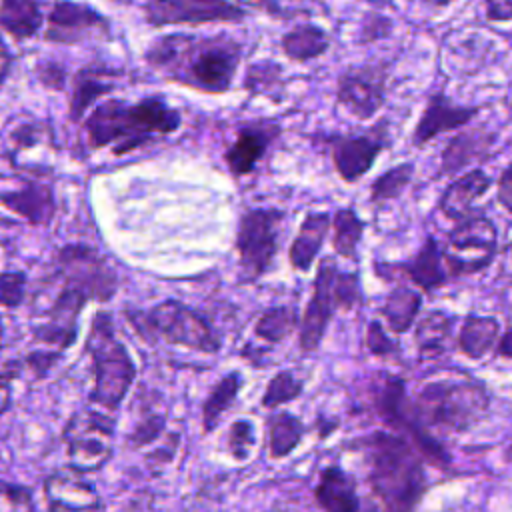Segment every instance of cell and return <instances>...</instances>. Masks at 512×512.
Instances as JSON below:
<instances>
[{
  "instance_id": "2e32d148",
  "label": "cell",
  "mask_w": 512,
  "mask_h": 512,
  "mask_svg": "<svg viewBox=\"0 0 512 512\" xmlns=\"http://www.w3.org/2000/svg\"><path fill=\"white\" fill-rule=\"evenodd\" d=\"M330 158L336 174L354 184L368 174L380 152L388 146L386 124H378L370 134H334L328 138Z\"/></svg>"
},
{
  "instance_id": "60d3db41",
  "label": "cell",
  "mask_w": 512,
  "mask_h": 512,
  "mask_svg": "<svg viewBox=\"0 0 512 512\" xmlns=\"http://www.w3.org/2000/svg\"><path fill=\"white\" fill-rule=\"evenodd\" d=\"M256 444V428L248 418H236L228 426L226 450L236 462H246Z\"/></svg>"
},
{
  "instance_id": "8fae6325",
  "label": "cell",
  "mask_w": 512,
  "mask_h": 512,
  "mask_svg": "<svg viewBox=\"0 0 512 512\" xmlns=\"http://www.w3.org/2000/svg\"><path fill=\"white\" fill-rule=\"evenodd\" d=\"M142 14L152 28H164L240 22L246 18V8L232 0H144Z\"/></svg>"
},
{
  "instance_id": "7dc6e473",
  "label": "cell",
  "mask_w": 512,
  "mask_h": 512,
  "mask_svg": "<svg viewBox=\"0 0 512 512\" xmlns=\"http://www.w3.org/2000/svg\"><path fill=\"white\" fill-rule=\"evenodd\" d=\"M60 354L62 352L58 350H34L22 360V366H26L34 374V378H42L46 376V372H50Z\"/></svg>"
},
{
  "instance_id": "4fadbf2b",
  "label": "cell",
  "mask_w": 512,
  "mask_h": 512,
  "mask_svg": "<svg viewBox=\"0 0 512 512\" xmlns=\"http://www.w3.org/2000/svg\"><path fill=\"white\" fill-rule=\"evenodd\" d=\"M112 22L94 6L76 0H56L46 14L42 38L52 44H82L92 38H110Z\"/></svg>"
},
{
  "instance_id": "9c48e42d",
  "label": "cell",
  "mask_w": 512,
  "mask_h": 512,
  "mask_svg": "<svg viewBox=\"0 0 512 512\" xmlns=\"http://www.w3.org/2000/svg\"><path fill=\"white\" fill-rule=\"evenodd\" d=\"M62 438L72 470L98 472L114 452V420L100 410H80L64 426Z\"/></svg>"
},
{
  "instance_id": "e0dca14e",
  "label": "cell",
  "mask_w": 512,
  "mask_h": 512,
  "mask_svg": "<svg viewBox=\"0 0 512 512\" xmlns=\"http://www.w3.org/2000/svg\"><path fill=\"white\" fill-rule=\"evenodd\" d=\"M482 106L476 104H456L448 94L436 92L428 96L426 106L412 130V144L416 148H424L436 136L444 132H454L470 124Z\"/></svg>"
},
{
  "instance_id": "ac0fdd59",
  "label": "cell",
  "mask_w": 512,
  "mask_h": 512,
  "mask_svg": "<svg viewBox=\"0 0 512 512\" xmlns=\"http://www.w3.org/2000/svg\"><path fill=\"white\" fill-rule=\"evenodd\" d=\"M0 206L30 226H48L56 216L54 188L40 178H22L16 186L0 188Z\"/></svg>"
},
{
  "instance_id": "8992f818",
  "label": "cell",
  "mask_w": 512,
  "mask_h": 512,
  "mask_svg": "<svg viewBox=\"0 0 512 512\" xmlns=\"http://www.w3.org/2000/svg\"><path fill=\"white\" fill-rule=\"evenodd\" d=\"M128 318L134 328L152 336V340H164L204 354H216L220 350V338L210 322L176 298H166L144 312H128Z\"/></svg>"
},
{
  "instance_id": "cb8c5ba5",
  "label": "cell",
  "mask_w": 512,
  "mask_h": 512,
  "mask_svg": "<svg viewBox=\"0 0 512 512\" xmlns=\"http://www.w3.org/2000/svg\"><path fill=\"white\" fill-rule=\"evenodd\" d=\"M332 228V216L328 212H308L290 242L288 262L298 272H308L316 262L322 244Z\"/></svg>"
},
{
  "instance_id": "681fc988",
  "label": "cell",
  "mask_w": 512,
  "mask_h": 512,
  "mask_svg": "<svg viewBox=\"0 0 512 512\" xmlns=\"http://www.w3.org/2000/svg\"><path fill=\"white\" fill-rule=\"evenodd\" d=\"M484 12L490 22H510L512 0H484Z\"/></svg>"
},
{
  "instance_id": "c3c4849f",
  "label": "cell",
  "mask_w": 512,
  "mask_h": 512,
  "mask_svg": "<svg viewBox=\"0 0 512 512\" xmlns=\"http://www.w3.org/2000/svg\"><path fill=\"white\" fill-rule=\"evenodd\" d=\"M496 198L512 214V162L500 172L496 180Z\"/></svg>"
},
{
  "instance_id": "f5cc1de1",
  "label": "cell",
  "mask_w": 512,
  "mask_h": 512,
  "mask_svg": "<svg viewBox=\"0 0 512 512\" xmlns=\"http://www.w3.org/2000/svg\"><path fill=\"white\" fill-rule=\"evenodd\" d=\"M174 444H178V442H174ZM172 444V446H174ZM166 448H170L168 444H162L160 448H156V450H152L148 456H146V460L148 462H152V466H166L168 462H170V458H172V454L176 452V450H166Z\"/></svg>"
},
{
  "instance_id": "484cf974",
  "label": "cell",
  "mask_w": 512,
  "mask_h": 512,
  "mask_svg": "<svg viewBox=\"0 0 512 512\" xmlns=\"http://www.w3.org/2000/svg\"><path fill=\"white\" fill-rule=\"evenodd\" d=\"M314 498L324 512H360L356 482L340 466H328L320 472Z\"/></svg>"
},
{
  "instance_id": "6f0895ef",
  "label": "cell",
  "mask_w": 512,
  "mask_h": 512,
  "mask_svg": "<svg viewBox=\"0 0 512 512\" xmlns=\"http://www.w3.org/2000/svg\"><path fill=\"white\" fill-rule=\"evenodd\" d=\"M508 252H510V256H512V240L508 242Z\"/></svg>"
},
{
  "instance_id": "7402d4cb",
  "label": "cell",
  "mask_w": 512,
  "mask_h": 512,
  "mask_svg": "<svg viewBox=\"0 0 512 512\" xmlns=\"http://www.w3.org/2000/svg\"><path fill=\"white\" fill-rule=\"evenodd\" d=\"M496 134L484 128L462 130L448 140L440 154V174L454 176L470 164L482 162L492 156Z\"/></svg>"
},
{
  "instance_id": "7a4b0ae2",
  "label": "cell",
  "mask_w": 512,
  "mask_h": 512,
  "mask_svg": "<svg viewBox=\"0 0 512 512\" xmlns=\"http://www.w3.org/2000/svg\"><path fill=\"white\" fill-rule=\"evenodd\" d=\"M244 46L228 36L172 32L154 38L142 58L164 80L202 94H226L240 68Z\"/></svg>"
},
{
  "instance_id": "8d00e7d4",
  "label": "cell",
  "mask_w": 512,
  "mask_h": 512,
  "mask_svg": "<svg viewBox=\"0 0 512 512\" xmlns=\"http://www.w3.org/2000/svg\"><path fill=\"white\" fill-rule=\"evenodd\" d=\"M8 144H10V158L14 154H24L30 152L38 146H54V134L50 124L42 120H24L18 122L10 132H8Z\"/></svg>"
},
{
  "instance_id": "3957f363",
  "label": "cell",
  "mask_w": 512,
  "mask_h": 512,
  "mask_svg": "<svg viewBox=\"0 0 512 512\" xmlns=\"http://www.w3.org/2000/svg\"><path fill=\"white\" fill-rule=\"evenodd\" d=\"M182 128L176 108L158 96L140 100L106 98L82 120L88 150L110 148L114 156L134 152L158 138H166Z\"/></svg>"
},
{
  "instance_id": "e575fe53",
  "label": "cell",
  "mask_w": 512,
  "mask_h": 512,
  "mask_svg": "<svg viewBox=\"0 0 512 512\" xmlns=\"http://www.w3.org/2000/svg\"><path fill=\"white\" fill-rule=\"evenodd\" d=\"M296 326H300V318L294 306H272L256 318L254 336L268 344H280L296 330Z\"/></svg>"
},
{
  "instance_id": "7c38bea8",
  "label": "cell",
  "mask_w": 512,
  "mask_h": 512,
  "mask_svg": "<svg viewBox=\"0 0 512 512\" xmlns=\"http://www.w3.org/2000/svg\"><path fill=\"white\" fill-rule=\"evenodd\" d=\"M338 270L340 268L336 266L332 256L322 258L318 264L314 284H312V294L298 326V344L302 352L318 350L334 312L342 310V302L336 286Z\"/></svg>"
},
{
  "instance_id": "f1b7e54d",
  "label": "cell",
  "mask_w": 512,
  "mask_h": 512,
  "mask_svg": "<svg viewBox=\"0 0 512 512\" xmlns=\"http://www.w3.org/2000/svg\"><path fill=\"white\" fill-rule=\"evenodd\" d=\"M422 308V294L410 286H396L388 292L380 314L384 316L386 326L394 332V334H404L408 332Z\"/></svg>"
},
{
  "instance_id": "9f6ffc18",
  "label": "cell",
  "mask_w": 512,
  "mask_h": 512,
  "mask_svg": "<svg viewBox=\"0 0 512 512\" xmlns=\"http://www.w3.org/2000/svg\"><path fill=\"white\" fill-rule=\"evenodd\" d=\"M4 346V324H2V318H0V348Z\"/></svg>"
},
{
  "instance_id": "83f0119b",
  "label": "cell",
  "mask_w": 512,
  "mask_h": 512,
  "mask_svg": "<svg viewBox=\"0 0 512 512\" xmlns=\"http://www.w3.org/2000/svg\"><path fill=\"white\" fill-rule=\"evenodd\" d=\"M330 48V36L324 28L304 22L292 26L280 36V50L292 62H310L324 56Z\"/></svg>"
},
{
  "instance_id": "836d02e7",
  "label": "cell",
  "mask_w": 512,
  "mask_h": 512,
  "mask_svg": "<svg viewBox=\"0 0 512 512\" xmlns=\"http://www.w3.org/2000/svg\"><path fill=\"white\" fill-rule=\"evenodd\" d=\"M240 388H242V376L238 372H228L226 376H222L214 384V388L210 390V394L206 396V400L202 404V430H204V434L212 432L220 424L224 412L238 398Z\"/></svg>"
},
{
  "instance_id": "6da1fadb",
  "label": "cell",
  "mask_w": 512,
  "mask_h": 512,
  "mask_svg": "<svg viewBox=\"0 0 512 512\" xmlns=\"http://www.w3.org/2000/svg\"><path fill=\"white\" fill-rule=\"evenodd\" d=\"M490 408V394L482 382L460 370L430 374L406 400L402 432L420 454L446 466L448 456L434 432L460 434L476 426Z\"/></svg>"
},
{
  "instance_id": "d6986e66",
  "label": "cell",
  "mask_w": 512,
  "mask_h": 512,
  "mask_svg": "<svg viewBox=\"0 0 512 512\" xmlns=\"http://www.w3.org/2000/svg\"><path fill=\"white\" fill-rule=\"evenodd\" d=\"M280 132L282 128L274 120H254L238 128L234 142L224 152L228 172L236 178L252 174Z\"/></svg>"
},
{
  "instance_id": "680465c9",
  "label": "cell",
  "mask_w": 512,
  "mask_h": 512,
  "mask_svg": "<svg viewBox=\"0 0 512 512\" xmlns=\"http://www.w3.org/2000/svg\"><path fill=\"white\" fill-rule=\"evenodd\" d=\"M114 2H122V4H128L130 0H114Z\"/></svg>"
},
{
  "instance_id": "4dcf8cb0",
  "label": "cell",
  "mask_w": 512,
  "mask_h": 512,
  "mask_svg": "<svg viewBox=\"0 0 512 512\" xmlns=\"http://www.w3.org/2000/svg\"><path fill=\"white\" fill-rule=\"evenodd\" d=\"M452 322V316H448L444 310H430L416 322L414 342L420 358H438L446 352L452 336Z\"/></svg>"
},
{
  "instance_id": "5bb4252c",
  "label": "cell",
  "mask_w": 512,
  "mask_h": 512,
  "mask_svg": "<svg viewBox=\"0 0 512 512\" xmlns=\"http://www.w3.org/2000/svg\"><path fill=\"white\" fill-rule=\"evenodd\" d=\"M386 102L384 66L362 64L346 68L336 82V104L358 120H372Z\"/></svg>"
},
{
  "instance_id": "f546056e",
  "label": "cell",
  "mask_w": 512,
  "mask_h": 512,
  "mask_svg": "<svg viewBox=\"0 0 512 512\" xmlns=\"http://www.w3.org/2000/svg\"><path fill=\"white\" fill-rule=\"evenodd\" d=\"M498 338L500 322L494 316L468 314L458 334V348L464 356L478 360L498 344Z\"/></svg>"
},
{
  "instance_id": "db71d44e",
  "label": "cell",
  "mask_w": 512,
  "mask_h": 512,
  "mask_svg": "<svg viewBox=\"0 0 512 512\" xmlns=\"http://www.w3.org/2000/svg\"><path fill=\"white\" fill-rule=\"evenodd\" d=\"M496 354L502 358H512V328L506 330L496 344Z\"/></svg>"
},
{
  "instance_id": "277c9868",
  "label": "cell",
  "mask_w": 512,
  "mask_h": 512,
  "mask_svg": "<svg viewBox=\"0 0 512 512\" xmlns=\"http://www.w3.org/2000/svg\"><path fill=\"white\" fill-rule=\"evenodd\" d=\"M368 462V482L384 512H414L428 490L416 446L400 434L376 430L356 442Z\"/></svg>"
},
{
  "instance_id": "816d5d0a",
  "label": "cell",
  "mask_w": 512,
  "mask_h": 512,
  "mask_svg": "<svg viewBox=\"0 0 512 512\" xmlns=\"http://www.w3.org/2000/svg\"><path fill=\"white\" fill-rule=\"evenodd\" d=\"M12 376L8 372L0 374V416L10 408L12 404V388H10Z\"/></svg>"
},
{
  "instance_id": "d590c367",
  "label": "cell",
  "mask_w": 512,
  "mask_h": 512,
  "mask_svg": "<svg viewBox=\"0 0 512 512\" xmlns=\"http://www.w3.org/2000/svg\"><path fill=\"white\" fill-rule=\"evenodd\" d=\"M414 164L412 162H402L396 164L388 170H384L382 174H378L372 182H370V202L372 204H384L390 200H396L404 194V190L410 186L412 178H414Z\"/></svg>"
},
{
  "instance_id": "7bdbcfd3",
  "label": "cell",
  "mask_w": 512,
  "mask_h": 512,
  "mask_svg": "<svg viewBox=\"0 0 512 512\" xmlns=\"http://www.w3.org/2000/svg\"><path fill=\"white\" fill-rule=\"evenodd\" d=\"M28 278L22 270H2L0 272V306L14 310L26 300Z\"/></svg>"
},
{
  "instance_id": "1f68e13d",
  "label": "cell",
  "mask_w": 512,
  "mask_h": 512,
  "mask_svg": "<svg viewBox=\"0 0 512 512\" xmlns=\"http://www.w3.org/2000/svg\"><path fill=\"white\" fill-rule=\"evenodd\" d=\"M266 430H268V452L276 460L292 454L302 442L306 432L302 420L290 412L270 414L266 420Z\"/></svg>"
},
{
  "instance_id": "30bf717a",
  "label": "cell",
  "mask_w": 512,
  "mask_h": 512,
  "mask_svg": "<svg viewBox=\"0 0 512 512\" xmlns=\"http://www.w3.org/2000/svg\"><path fill=\"white\" fill-rule=\"evenodd\" d=\"M498 248V230L488 216L474 214L448 232L442 258L450 278L476 274L490 266Z\"/></svg>"
},
{
  "instance_id": "603a6c76",
  "label": "cell",
  "mask_w": 512,
  "mask_h": 512,
  "mask_svg": "<svg viewBox=\"0 0 512 512\" xmlns=\"http://www.w3.org/2000/svg\"><path fill=\"white\" fill-rule=\"evenodd\" d=\"M494 186L492 176H488L482 168H472L460 174L452 184L446 186L438 200L440 212L450 220H464L474 216V204Z\"/></svg>"
},
{
  "instance_id": "4316f807",
  "label": "cell",
  "mask_w": 512,
  "mask_h": 512,
  "mask_svg": "<svg viewBox=\"0 0 512 512\" xmlns=\"http://www.w3.org/2000/svg\"><path fill=\"white\" fill-rule=\"evenodd\" d=\"M40 0H0V30L16 42L32 40L44 28Z\"/></svg>"
},
{
  "instance_id": "ab89813d",
  "label": "cell",
  "mask_w": 512,
  "mask_h": 512,
  "mask_svg": "<svg viewBox=\"0 0 512 512\" xmlns=\"http://www.w3.org/2000/svg\"><path fill=\"white\" fill-rule=\"evenodd\" d=\"M244 88L254 94H272L274 90L282 88V66L270 60L254 62L246 70Z\"/></svg>"
},
{
  "instance_id": "52a82bcc",
  "label": "cell",
  "mask_w": 512,
  "mask_h": 512,
  "mask_svg": "<svg viewBox=\"0 0 512 512\" xmlns=\"http://www.w3.org/2000/svg\"><path fill=\"white\" fill-rule=\"evenodd\" d=\"M282 222L284 212L272 206L248 208L240 214L234 248L244 282L252 284L270 270L278 254Z\"/></svg>"
},
{
  "instance_id": "bcb514c9",
  "label": "cell",
  "mask_w": 512,
  "mask_h": 512,
  "mask_svg": "<svg viewBox=\"0 0 512 512\" xmlns=\"http://www.w3.org/2000/svg\"><path fill=\"white\" fill-rule=\"evenodd\" d=\"M366 346L374 356H390L396 350V344L384 332V326L378 320H372L366 328Z\"/></svg>"
},
{
  "instance_id": "f907efd6",
  "label": "cell",
  "mask_w": 512,
  "mask_h": 512,
  "mask_svg": "<svg viewBox=\"0 0 512 512\" xmlns=\"http://www.w3.org/2000/svg\"><path fill=\"white\" fill-rule=\"evenodd\" d=\"M12 64H14V54H12V50L8 48L6 40L0 36V86H2V84L6 82V78L10 76Z\"/></svg>"
},
{
  "instance_id": "74e56055",
  "label": "cell",
  "mask_w": 512,
  "mask_h": 512,
  "mask_svg": "<svg viewBox=\"0 0 512 512\" xmlns=\"http://www.w3.org/2000/svg\"><path fill=\"white\" fill-rule=\"evenodd\" d=\"M302 390H304V384L300 378H296L290 370H280L268 380V384L262 392L260 404L264 408L272 410V408H278L282 404L296 400L302 394Z\"/></svg>"
},
{
  "instance_id": "d4e9b609",
  "label": "cell",
  "mask_w": 512,
  "mask_h": 512,
  "mask_svg": "<svg viewBox=\"0 0 512 512\" xmlns=\"http://www.w3.org/2000/svg\"><path fill=\"white\" fill-rule=\"evenodd\" d=\"M396 268L422 292H432L452 280L442 258V248L434 236H426L420 250L410 260L396 264Z\"/></svg>"
},
{
  "instance_id": "5b68a950",
  "label": "cell",
  "mask_w": 512,
  "mask_h": 512,
  "mask_svg": "<svg viewBox=\"0 0 512 512\" xmlns=\"http://www.w3.org/2000/svg\"><path fill=\"white\" fill-rule=\"evenodd\" d=\"M84 350L90 356L94 378L90 402L102 410H118L136 380V364L116 336L110 312H94Z\"/></svg>"
},
{
  "instance_id": "f35d334b",
  "label": "cell",
  "mask_w": 512,
  "mask_h": 512,
  "mask_svg": "<svg viewBox=\"0 0 512 512\" xmlns=\"http://www.w3.org/2000/svg\"><path fill=\"white\" fill-rule=\"evenodd\" d=\"M242 8L260 10L278 20H294L300 16H310L314 10V0H236Z\"/></svg>"
},
{
  "instance_id": "ee69618b",
  "label": "cell",
  "mask_w": 512,
  "mask_h": 512,
  "mask_svg": "<svg viewBox=\"0 0 512 512\" xmlns=\"http://www.w3.org/2000/svg\"><path fill=\"white\" fill-rule=\"evenodd\" d=\"M0 512H36L30 490L0 480Z\"/></svg>"
},
{
  "instance_id": "ba28073f",
  "label": "cell",
  "mask_w": 512,
  "mask_h": 512,
  "mask_svg": "<svg viewBox=\"0 0 512 512\" xmlns=\"http://www.w3.org/2000/svg\"><path fill=\"white\" fill-rule=\"evenodd\" d=\"M54 274L90 302H108L118 290L114 266L96 248L86 244H64L54 254Z\"/></svg>"
},
{
  "instance_id": "d6a6232c",
  "label": "cell",
  "mask_w": 512,
  "mask_h": 512,
  "mask_svg": "<svg viewBox=\"0 0 512 512\" xmlns=\"http://www.w3.org/2000/svg\"><path fill=\"white\" fill-rule=\"evenodd\" d=\"M366 222L354 208H338L332 214V248L336 256L356 260Z\"/></svg>"
},
{
  "instance_id": "44dd1931",
  "label": "cell",
  "mask_w": 512,
  "mask_h": 512,
  "mask_svg": "<svg viewBox=\"0 0 512 512\" xmlns=\"http://www.w3.org/2000/svg\"><path fill=\"white\" fill-rule=\"evenodd\" d=\"M118 74L120 70L106 64H86L78 68L70 80L68 120L80 124L86 118V112L116 88Z\"/></svg>"
},
{
  "instance_id": "ffe728a7",
  "label": "cell",
  "mask_w": 512,
  "mask_h": 512,
  "mask_svg": "<svg viewBox=\"0 0 512 512\" xmlns=\"http://www.w3.org/2000/svg\"><path fill=\"white\" fill-rule=\"evenodd\" d=\"M44 500L50 512H102L96 488L76 470H56L44 480Z\"/></svg>"
},
{
  "instance_id": "f6af8a7d",
  "label": "cell",
  "mask_w": 512,
  "mask_h": 512,
  "mask_svg": "<svg viewBox=\"0 0 512 512\" xmlns=\"http://www.w3.org/2000/svg\"><path fill=\"white\" fill-rule=\"evenodd\" d=\"M36 76L46 90H64L66 68L54 60H40L36 64Z\"/></svg>"
},
{
  "instance_id": "b9f144b4",
  "label": "cell",
  "mask_w": 512,
  "mask_h": 512,
  "mask_svg": "<svg viewBox=\"0 0 512 512\" xmlns=\"http://www.w3.org/2000/svg\"><path fill=\"white\" fill-rule=\"evenodd\" d=\"M166 428V416L162 412H148L144 414L128 432V444L132 448H142L154 444Z\"/></svg>"
},
{
  "instance_id": "11a10c76",
  "label": "cell",
  "mask_w": 512,
  "mask_h": 512,
  "mask_svg": "<svg viewBox=\"0 0 512 512\" xmlns=\"http://www.w3.org/2000/svg\"><path fill=\"white\" fill-rule=\"evenodd\" d=\"M430 8H436V10H440V8H446V6H450L452 2H456V0H424Z\"/></svg>"
},
{
  "instance_id": "9a60e30c",
  "label": "cell",
  "mask_w": 512,
  "mask_h": 512,
  "mask_svg": "<svg viewBox=\"0 0 512 512\" xmlns=\"http://www.w3.org/2000/svg\"><path fill=\"white\" fill-rule=\"evenodd\" d=\"M88 302L90 300L84 294L60 282L56 296L52 298L48 308L40 312L36 324L32 326L34 338L50 346L52 350L64 352L76 340L78 318Z\"/></svg>"
}]
</instances>
